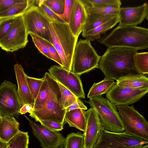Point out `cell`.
<instances>
[{
    "mask_svg": "<svg viewBox=\"0 0 148 148\" xmlns=\"http://www.w3.org/2000/svg\"><path fill=\"white\" fill-rule=\"evenodd\" d=\"M138 50L122 47L108 48L100 56L97 68L104 74L105 78L116 81L129 75L141 74L135 62Z\"/></svg>",
    "mask_w": 148,
    "mask_h": 148,
    "instance_id": "1",
    "label": "cell"
},
{
    "mask_svg": "<svg viewBox=\"0 0 148 148\" xmlns=\"http://www.w3.org/2000/svg\"><path fill=\"white\" fill-rule=\"evenodd\" d=\"M108 48L122 47L137 50L148 49V29L136 26H118L97 40Z\"/></svg>",
    "mask_w": 148,
    "mask_h": 148,
    "instance_id": "2",
    "label": "cell"
},
{
    "mask_svg": "<svg viewBox=\"0 0 148 148\" xmlns=\"http://www.w3.org/2000/svg\"><path fill=\"white\" fill-rule=\"evenodd\" d=\"M50 29L52 44L60 56L63 68L70 71L78 38L73 35L66 23L51 21Z\"/></svg>",
    "mask_w": 148,
    "mask_h": 148,
    "instance_id": "3",
    "label": "cell"
},
{
    "mask_svg": "<svg viewBox=\"0 0 148 148\" xmlns=\"http://www.w3.org/2000/svg\"><path fill=\"white\" fill-rule=\"evenodd\" d=\"M90 108H93L97 114L102 127L109 132H123L125 128L115 106L107 98L102 96L89 98L85 101Z\"/></svg>",
    "mask_w": 148,
    "mask_h": 148,
    "instance_id": "4",
    "label": "cell"
},
{
    "mask_svg": "<svg viewBox=\"0 0 148 148\" xmlns=\"http://www.w3.org/2000/svg\"><path fill=\"white\" fill-rule=\"evenodd\" d=\"M100 56L87 39H80L73 53L70 71L80 76L97 68Z\"/></svg>",
    "mask_w": 148,
    "mask_h": 148,
    "instance_id": "5",
    "label": "cell"
},
{
    "mask_svg": "<svg viewBox=\"0 0 148 148\" xmlns=\"http://www.w3.org/2000/svg\"><path fill=\"white\" fill-rule=\"evenodd\" d=\"M125 132L148 141V123L133 105L117 106Z\"/></svg>",
    "mask_w": 148,
    "mask_h": 148,
    "instance_id": "6",
    "label": "cell"
},
{
    "mask_svg": "<svg viewBox=\"0 0 148 148\" xmlns=\"http://www.w3.org/2000/svg\"><path fill=\"white\" fill-rule=\"evenodd\" d=\"M60 97L59 88L54 79L49 95L44 106L41 109L34 110L29 116L36 121H49L64 125L66 109L62 110L60 107L59 100Z\"/></svg>",
    "mask_w": 148,
    "mask_h": 148,
    "instance_id": "7",
    "label": "cell"
},
{
    "mask_svg": "<svg viewBox=\"0 0 148 148\" xmlns=\"http://www.w3.org/2000/svg\"><path fill=\"white\" fill-rule=\"evenodd\" d=\"M28 34L37 35L52 43L50 27L51 21L39 7L33 5L23 15Z\"/></svg>",
    "mask_w": 148,
    "mask_h": 148,
    "instance_id": "8",
    "label": "cell"
},
{
    "mask_svg": "<svg viewBox=\"0 0 148 148\" xmlns=\"http://www.w3.org/2000/svg\"><path fill=\"white\" fill-rule=\"evenodd\" d=\"M148 143V141L125 131L112 132L102 127L99 137L93 148H122Z\"/></svg>",
    "mask_w": 148,
    "mask_h": 148,
    "instance_id": "9",
    "label": "cell"
},
{
    "mask_svg": "<svg viewBox=\"0 0 148 148\" xmlns=\"http://www.w3.org/2000/svg\"><path fill=\"white\" fill-rule=\"evenodd\" d=\"M21 107L16 85L4 80L0 85V117L18 118Z\"/></svg>",
    "mask_w": 148,
    "mask_h": 148,
    "instance_id": "10",
    "label": "cell"
},
{
    "mask_svg": "<svg viewBox=\"0 0 148 148\" xmlns=\"http://www.w3.org/2000/svg\"><path fill=\"white\" fill-rule=\"evenodd\" d=\"M28 35L23 15L16 17L12 29L0 40V47L12 52L23 48L28 42Z\"/></svg>",
    "mask_w": 148,
    "mask_h": 148,
    "instance_id": "11",
    "label": "cell"
},
{
    "mask_svg": "<svg viewBox=\"0 0 148 148\" xmlns=\"http://www.w3.org/2000/svg\"><path fill=\"white\" fill-rule=\"evenodd\" d=\"M48 71L49 74L53 78L69 90L77 97L85 98L79 75L66 70L60 66H52Z\"/></svg>",
    "mask_w": 148,
    "mask_h": 148,
    "instance_id": "12",
    "label": "cell"
},
{
    "mask_svg": "<svg viewBox=\"0 0 148 148\" xmlns=\"http://www.w3.org/2000/svg\"><path fill=\"white\" fill-rule=\"evenodd\" d=\"M148 92V88L132 89L121 87L115 83L106 97L115 106L129 105L137 101Z\"/></svg>",
    "mask_w": 148,
    "mask_h": 148,
    "instance_id": "13",
    "label": "cell"
},
{
    "mask_svg": "<svg viewBox=\"0 0 148 148\" xmlns=\"http://www.w3.org/2000/svg\"><path fill=\"white\" fill-rule=\"evenodd\" d=\"M34 136L39 141L42 148H62L65 138L58 131L50 130L31 120L26 115Z\"/></svg>",
    "mask_w": 148,
    "mask_h": 148,
    "instance_id": "14",
    "label": "cell"
},
{
    "mask_svg": "<svg viewBox=\"0 0 148 148\" xmlns=\"http://www.w3.org/2000/svg\"><path fill=\"white\" fill-rule=\"evenodd\" d=\"M148 5L145 3L134 7L119 8L118 26H136L141 24L145 19H147Z\"/></svg>",
    "mask_w": 148,
    "mask_h": 148,
    "instance_id": "15",
    "label": "cell"
},
{
    "mask_svg": "<svg viewBox=\"0 0 148 148\" xmlns=\"http://www.w3.org/2000/svg\"><path fill=\"white\" fill-rule=\"evenodd\" d=\"M86 111L87 123L83 133L84 148H93L99 137L103 127L93 108H90Z\"/></svg>",
    "mask_w": 148,
    "mask_h": 148,
    "instance_id": "16",
    "label": "cell"
},
{
    "mask_svg": "<svg viewBox=\"0 0 148 148\" xmlns=\"http://www.w3.org/2000/svg\"><path fill=\"white\" fill-rule=\"evenodd\" d=\"M87 16L85 5L82 0H74L67 24L72 34L77 38L82 32Z\"/></svg>",
    "mask_w": 148,
    "mask_h": 148,
    "instance_id": "17",
    "label": "cell"
},
{
    "mask_svg": "<svg viewBox=\"0 0 148 148\" xmlns=\"http://www.w3.org/2000/svg\"><path fill=\"white\" fill-rule=\"evenodd\" d=\"M14 69L18 85L17 92L21 107L29 104L33 107L35 101L30 91L23 68L21 65L16 64L14 65Z\"/></svg>",
    "mask_w": 148,
    "mask_h": 148,
    "instance_id": "18",
    "label": "cell"
},
{
    "mask_svg": "<svg viewBox=\"0 0 148 148\" xmlns=\"http://www.w3.org/2000/svg\"><path fill=\"white\" fill-rule=\"evenodd\" d=\"M19 123L14 117H1L0 139L8 143L20 131Z\"/></svg>",
    "mask_w": 148,
    "mask_h": 148,
    "instance_id": "19",
    "label": "cell"
},
{
    "mask_svg": "<svg viewBox=\"0 0 148 148\" xmlns=\"http://www.w3.org/2000/svg\"><path fill=\"white\" fill-rule=\"evenodd\" d=\"M87 123L86 111L78 109L66 112L64 119V125L69 124L70 127H74L84 132Z\"/></svg>",
    "mask_w": 148,
    "mask_h": 148,
    "instance_id": "20",
    "label": "cell"
},
{
    "mask_svg": "<svg viewBox=\"0 0 148 148\" xmlns=\"http://www.w3.org/2000/svg\"><path fill=\"white\" fill-rule=\"evenodd\" d=\"M43 77V81L33 106L34 110L41 109L44 106L48 99L54 81L49 72H46Z\"/></svg>",
    "mask_w": 148,
    "mask_h": 148,
    "instance_id": "21",
    "label": "cell"
},
{
    "mask_svg": "<svg viewBox=\"0 0 148 148\" xmlns=\"http://www.w3.org/2000/svg\"><path fill=\"white\" fill-rule=\"evenodd\" d=\"M116 84L121 87L132 89L148 88V78L142 74L132 75L119 79Z\"/></svg>",
    "mask_w": 148,
    "mask_h": 148,
    "instance_id": "22",
    "label": "cell"
},
{
    "mask_svg": "<svg viewBox=\"0 0 148 148\" xmlns=\"http://www.w3.org/2000/svg\"><path fill=\"white\" fill-rule=\"evenodd\" d=\"M119 21L118 16H117L110 20L90 31L82 33V36L90 41L97 40L101 37V35L105 33L114 27Z\"/></svg>",
    "mask_w": 148,
    "mask_h": 148,
    "instance_id": "23",
    "label": "cell"
},
{
    "mask_svg": "<svg viewBox=\"0 0 148 148\" xmlns=\"http://www.w3.org/2000/svg\"><path fill=\"white\" fill-rule=\"evenodd\" d=\"M87 18L82 30V33L90 31L118 16L87 12Z\"/></svg>",
    "mask_w": 148,
    "mask_h": 148,
    "instance_id": "24",
    "label": "cell"
},
{
    "mask_svg": "<svg viewBox=\"0 0 148 148\" xmlns=\"http://www.w3.org/2000/svg\"><path fill=\"white\" fill-rule=\"evenodd\" d=\"M35 1L24 0L22 2L15 4L7 10L0 13V20L23 15L30 7L34 5Z\"/></svg>",
    "mask_w": 148,
    "mask_h": 148,
    "instance_id": "25",
    "label": "cell"
},
{
    "mask_svg": "<svg viewBox=\"0 0 148 148\" xmlns=\"http://www.w3.org/2000/svg\"><path fill=\"white\" fill-rule=\"evenodd\" d=\"M115 84L114 80L105 78L99 82L94 83L89 91L87 97H100L106 94Z\"/></svg>",
    "mask_w": 148,
    "mask_h": 148,
    "instance_id": "26",
    "label": "cell"
},
{
    "mask_svg": "<svg viewBox=\"0 0 148 148\" xmlns=\"http://www.w3.org/2000/svg\"><path fill=\"white\" fill-rule=\"evenodd\" d=\"M56 81L59 88L61 93V97L59 100L60 107L62 110L66 109L75 102L78 98L58 82Z\"/></svg>",
    "mask_w": 148,
    "mask_h": 148,
    "instance_id": "27",
    "label": "cell"
},
{
    "mask_svg": "<svg viewBox=\"0 0 148 148\" xmlns=\"http://www.w3.org/2000/svg\"><path fill=\"white\" fill-rule=\"evenodd\" d=\"M84 139L83 134L78 131L68 134L66 138L64 148H84Z\"/></svg>",
    "mask_w": 148,
    "mask_h": 148,
    "instance_id": "28",
    "label": "cell"
},
{
    "mask_svg": "<svg viewBox=\"0 0 148 148\" xmlns=\"http://www.w3.org/2000/svg\"><path fill=\"white\" fill-rule=\"evenodd\" d=\"M29 136L27 132L20 131L8 142L6 148H28Z\"/></svg>",
    "mask_w": 148,
    "mask_h": 148,
    "instance_id": "29",
    "label": "cell"
},
{
    "mask_svg": "<svg viewBox=\"0 0 148 148\" xmlns=\"http://www.w3.org/2000/svg\"><path fill=\"white\" fill-rule=\"evenodd\" d=\"M35 46L39 51L47 58L51 60L49 51L50 42L34 34L30 33Z\"/></svg>",
    "mask_w": 148,
    "mask_h": 148,
    "instance_id": "30",
    "label": "cell"
},
{
    "mask_svg": "<svg viewBox=\"0 0 148 148\" xmlns=\"http://www.w3.org/2000/svg\"><path fill=\"white\" fill-rule=\"evenodd\" d=\"M136 66L143 75L148 73V52H137L135 56Z\"/></svg>",
    "mask_w": 148,
    "mask_h": 148,
    "instance_id": "31",
    "label": "cell"
},
{
    "mask_svg": "<svg viewBox=\"0 0 148 148\" xmlns=\"http://www.w3.org/2000/svg\"><path fill=\"white\" fill-rule=\"evenodd\" d=\"M85 5L92 7L111 6L120 8L121 3L120 0H82Z\"/></svg>",
    "mask_w": 148,
    "mask_h": 148,
    "instance_id": "32",
    "label": "cell"
},
{
    "mask_svg": "<svg viewBox=\"0 0 148 148\" xmlns=\"http://www.w3.org/2000/svg\"><path fill=\"white\" fill-rule=\"evenodd\" d=\"M84 5L87 13L118 16L119 8L111 6L93 8L84 4Z\"/></svg>",
    "mask_w": 148,
    "mask_h": 148,
    "instance_id": "33",
    "label": "cell"
},
{
    "mask_svg": "<svg viewBox=\"0 0 148 148\" xmlns=\"http://www.w3.org/2000/svg\"><path fill=\"white\" fill-rule=\"evenodd\" d=\"M28 85L32 97L35 101L38 96L44 78H37L26 75Z\"/></svg>",
    "mask_w": 148,
    "mask_h": 148,
    "instance_id": "34",
    "label": "cell"
},
{
    "mask_svg": "<svg viewBox=\"0 0 148 148\" xmlns=\"http://www.w3.org/2000/svg\"><path fill=\"white\" fill-rule=\"evenodd\" d=\"M43 3L58 15L63 14L65 9V0H45Z\"/></svg>",
    "mask_w": 148,
    "mask_h": 148,
    "instance_id": "35",
    "label": "cell"
},
{
    "mask_svg": "<svg viewBox=\"0 0 148 148\" xmlns=\"http://www.w3.org/2000/svg\"><path fill=\"white\" fill-rule=\"evenodd\" d=\"M16 18H9L0 20V40L7 35L12 29Z\"/></svg>",
    "mask_w": 148,
    "mask_h": 148,
    "instance_id": "36",
    "label": "cell"
},
{
    "mask_svg": "<svg viewBox=\"0 0 148 148\" xmlns=\"http://www.w3.org/2000/svg\"><path fill=\"white\" fill-rule=\"evenodd\" d=\"M38 7L51 21L64 22L59 16L55 14L43 3Z\"/></svg>",
    "mask_w": 148,
    "mask_h": 148,
    "instance_id": "37",
    "label": "cell"
},
{
    "mask_svg": "<svg viewBox=\"0 0 148 148\" xmlns=\"http://www.w3.org/2000/svg\"><path fill=\"white\" fill-rule=\"evenodd\" d=\"M41 125L51 130L59 131L63 129V125L56 122L45 120H38Z\"/></svg>",
    "mask_w": 148,
    "mask_h": 148,
    "instance_id": "38",
    "label": "cell"
},
{
    "mask_svg": "<svg viewBox=\"0 0 148 148\" xmlns=\"http://www.w3.org/2000/svg\"><path fill=\"white\" fill-rule=\"evenodd\" d=\"M74 0H65V9L63 14L59 16L64 22L68 23L69 16Z\"/></svg>",
    "mask_w": 148,
    "mask_h": 148,
    "instance_id": "39",
    "label": "cell"
},
{
    "mask_svg": "<svg viewBox=\"0 0 148 148\" xmlns=\"http://www.w3.org/2000/svg\"><path fill=\"white\" fill-rule=\"evenodd\" d=\"M24 0H0V13L5 11L16 4Z\"/></svg>",
    "mask_w": 148,
    "mask_h": 148,
    "instance_id": "40",
    "label": "cell"
},
{
    "mask_svg": "<svg viewBox=\"0 0 148 148\" xmlns=\"http://www.w3.org/2000/svg\"><path fill=\"white\" fill-rule=\"evenodd\" d=\"M78 109L84 110H86L87 109V107L85 105L83 102L79 98H78L75 102L69 106L66 109V112Z\"/></svg>",
    "mask_w": 148,
    "mask_h": 148,
    "instance_id": "41",
    "label": "cell"
},
{
    "mask_svg": "<svg viewBox=\"0 0 148 148\" xmlns=\"http://www.w3.org/2000/svg\"><path fill=\"white\" fill-rule=\"evenodd\" d=\"M33 110V107L31 105L26 104L21 107L19 110V112L21 114H25L27 112L30 114L32 113Z\"/></svg>",
    "mask_w": 148,
    "mask_h": 148,
    "instance_id": "42",
    "label": "cell"
},
{
    "mask_svg": "<svg viewBox=\"0 0 148 148\" xmlns=\"http://www.w3.org/2000/svg\"><path fill=\"white\" fill-rule=\"evenodd\" d=\"M122 148H148V144L138 145Z\"/></svg>",
    "mask_w": 148,
    "mask_h": 148,
    "instance_id": "43",
    "label": "cell"
},
{
    "mask_svg": "<svg viewBox=\"0 0 148 148\" xmlns=\"http://www.w3.org/2000/svg\"><path fill=\"white\" fill-rule=\"evenodd\" d=\"M8 146V143L5 142L0 139V148H6Z\"/></svg>",
    "mask_w": 148,
    "mask_h": 148,
    "instance_id": "44",
    "label": "cell"
},
{
    "mask_svg": "<svg viewBox=\"0 0 148 148\" xmlns=\"http://www.w3.org/2000/svg\"><path fill=\"white\" fill-rule=\"evenodd\" d=\"M0 121H1V117H0Z\"/></svg>",
    "mask_w": 148,
    "mask_h": 148,
    "instance_id": "45",
    "label": "cell"
},
{
    "mask_svg": "<svg viewBox=\"0 0 148 148\" xmlns=\"http://www.w3.org/2000/svg\"></svg>",
    "mask_w": 148,
    "mask_h": 148,
    "instance_id": "46",
    "label": "cell"
}]
</instances>
